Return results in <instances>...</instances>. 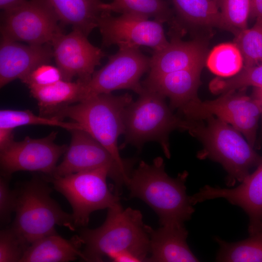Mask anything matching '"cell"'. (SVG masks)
I'll return each instance as SVG.
<instances>
[{
  "label": "cell",
  "mask_w": 262,
  "mask_h": 262,
  "mask_svg": "<svg viewBox=\"0 0 262 262\" xmlns=\"http://www.w3.org/2000/svg\"><path fill=\"white\" fill-rule=\"evenodd\" d=\"M41 125L56 126L68 131L83 130L78 123L66 122L55 117L37 115L29 110L2 109L0 111V129L14 130L24 125Z\"/></svg>",
  "instance_id": "4316f807"
},
{
  "label": "cell",
  "mask_w": 262,
  "mask_h": 262,
  "mask_svg": "<svg viewBox=\"0 0 262 262\" xmlns=\"http://www.w3.org/2000/svg\"><path fill=\"white\" fill-rule=\"evenodd\" d=\"M132 101L129 93L100 94L59 108L49 117L72 119L106 148L118 163L133 168L136 160L122 158L117 145L119 137L124 132L125 110Z\"/></svg>",
  "instance_id": "277c9868"
},
{
  "label": "cell",
  "mask_w": 262,
  "mask_h": 262,
  "mask_svg": "<svg viewBox=\"0 0 262 262\" xmlns=\"http://www.w3.org/2000/svg\"><path fill=\"white\" fill-rule=\"evenodd\" d=\"M251 96L257 101L261 108L262 129V88L254 87Z\"/></svg>",
  "instance_id": "74e56055"
},
{
  "label": "cell",
  "mask_w": 262,
  "mask_h": 262,
  "mask_svg": "<svg viewBox=\"0 0 262 262\" xmlns=\"http://www.w3.org/2000/svg\"><path fill=\"white\" fill-rule=\"evenodd\" d=\"M149 226L141 213L131 208L123 209L120 204L108 209L103 224L95 229H83L78 235L84 247L82 260L102 262L127 251L147 262L149 253Z\"/></svg>",
  "instance_id": "7a4b0ae2"
},
{
  "label": "cell",
  "mask_w": 262,
  "mask_h": 262,
  "mask_svg": "<svg viewBox=\"0 0 262 262\" xmlns=\"http://www.w3.org/2000/svg\"><path fill=\"white\" fill-rule=\"evenodd\" d=\"M179 111L184 118L189 120L216 117L240 131L251 146H255L261 110L252 96L231 91L214 100L203 101L198 98L193 100Z\"/></svg>",
  "instance_id": "9c48e42d"
},
{
  "label": "cell",
  "mask_w": 262,
  "mask_h": 262,
  "mask_svg": "<svg viewBox=\"0 0 262 262\" xmlns=\"http://www.w3.org/2000/svg\"><path fill=\"white\" fill-rule=\"evenodd\" d=\"M188 120L187 131L203 147L197 158H208L221 164L228 174L226 183L228 187L241 183L250 174L251 168L262 163V157L230 124L214 116L204 119L206 122Z\"/></svg>",
  "instance_id": "3957f363"
},
{
  "label": "cell",
  "mask_w": 262,
  "mask_h": 262,
  "mask_svg": "<svg viewBox=\"0 0 262 262\" xmlns=\"http://www.w3.org/2000/svg\"><path fill=\"white\" fill-rule=\"evenodd\" d=\"M150 66V57L139 49H119L115 54L109 56L106 64L95 71L89 81L83 82L80 101L119 89L131 90L139 95L144 89L140 79L149 72Z\"/></svg>",
  "instance_id": "30bf717a"
},
{
  "label": "cell",
  "mask_w": 262,
  "mask_h": 262,
  "mask_svg": "<svg viewBox=\"0 0 262 262\" xmlns=\"http://www.w3.org/2000/svg\"><path fill=\"white\" fill-rule=\"evenodd\" d=\"M250 86L262 88V65L243 66L239 73L229 78L217 77L211 82L209 89L214 94H223Z\"/></svg>",
  "instance_id": "f1b7e54d"
},
{
  "label": "cell",
  "mask_w": 262,
  "mask_h": 262,
  "mask_svg": "<svg viewBox=\"0 0 262 262\" xmlns=\"http://www.w3.org/2000/svg\"><path fill=\"white\" fill-rule=\"evenodd\" d=\"M59 22L49 0H25L2 11L1 36L31 45H51L55 36L62 32Z\"/></svg>",
  "instance_id": "ba28073f"
},
{
  "label": "cell",
  "mask_w": 262,
  "mask_h": 262,
  "mask_svg": "<svg viewBox=\"0 0 262 262\" xmlns=\"http://www.w3.org/2000/svg\"><path fill=\"white\" fill-rule=\"evenodd\" d=\"M163 159L157 157L151 164L141 161L133 169L126 184L131 197L140 199L158 215L161 226L184 225L195 212L186 193V171L176 178L165 171Z\"/></svg>",
  "instance_id": "6da1fadb"
},
{
  "label": "cell",
  "mask_w": 262,
  "mask_h": 262,
  "mask_svg": "<svg viewBox=\"0 0 262 262\" xmlns=\"http://www.w3.org/2000/svg\"><path fill=\"white\" fill-rule=\"evenodd\" d=\"M53 57L49 44L24 45L1 36L0 87L17 79L21 81L38 66L49 63Z\"/></svg>",
  "instance_id": "2e32d148"
},
{
  "label": "cell",
  "mask_w": 262,
  "mask_h": 262,
  "mask_svg": "<svg viewBox=\"0 0 262 262\" xmlns=\"http://www.w3.org/2000/svg\"><path fill=\"white\" fill-rule=\"evenodd\" d=\"M102 10L153 19L163 23L173 19V12L166 0H113L110 3L102 2Z\"/></svg>",
  "instance_id": "cb8c5ba5"
},
{
  "label": "cell",
  "mask_w": 262,
  "mask_h": 262,
  "mask_svg": "<svg viewBox=\"0 0 262 262\" xmlns=\"http://www.w3.org/2000/svg\"><path fill=\"white\" fill-rule=\"evenodd\" d=\"M203 67H196L167 73L157 77H147L141 82L143 87L154 91L170 100L173 110H179L189 102L198 99Z\"/></svg>",
  "instance_id": "ac0fdd59"
},
{
  "label": "cell",
  "mask_w": 262,
  "mask_h": 262,
  "mask_svg": "<svg viewBox=\"0 0 262 262\" xmlns=\"http://www.w3.org/2000/svg\"><path fill=\"white\" fill-rule=\"evenodd\" d=\"M83 82L62 80L45 86L30 85L31 95L38 102L40 115L49 116L61 107L79 102Z\"/></svg>",
  "instance_id": "7402d4cb"
},
{
  "label": "cell",
  "mask_w": 262,
  "mask_h": 262,
  "mask_svg": "<svg viewBox=\"0 0 262 262\" xmlns=\"http://www.w3.org/2000/svg\"><path fill=\"white\" fill-rule=\"evenodd\" d=\"M71 138L62 162L50 177H63L71 174L106 167L115 182L116 193L127 184L133 168L118 163L108 150L86 131L75 129L69 131Z\"/></svg>",
  "instance_id": "8fae6325"
},
{
  "label": "cell",
  "mask_w": 262,
  "mask_h": 262,
  "mask_svg": "<svg viewBox=\"0 0 262 262\" xmlns=\"http://www.w3.org/2000/svg\"><path fill=\"white\" fill-rule=\"evenodd\" d=\"M25 0H0V8L3 11L11 8Z\"/></svg>",
  "instance_id": "8d00e7d4"
},
{
  "label": "cell",
  "mask_w": 262,
  "mask_h": 262,
  "mask_svg": "<svg viewBox=\"0 0 262 262\" xmlns=\"http://www.w3.org/2000/svg\"><path fill=\"white\" fill-rule=\"evenodd\" d=\"M249 17L251 18H262V0H249Z\"/></svg>",
  "instance_id": "e575fe53"
},
{
  "label": "cell",
  "mask_w": 262,
  "mask_h": 262,
  "mask_svg": "<svg viewBox=\"0 0 262 262\" xmlns=\"http://www.w3.org/2000/svg\"><path fill=\"white\" fill-rule=\"evenodd\" d=\"M163 23L156 20L122 14L114 16L103 12L98 22L102 46H117L119 49L151 48L160 51L167 46Z\"/></svg>",
  "instance_id": "7c38bea8"
},
{
  "label": "cell",
  "mask_w": 262,
  "mask_h": 262,
  "mask_svg": "<svg viewBox=\"0 0 262 262\" xmlns=\"http://www.w3.org/2000/svg\"><path fill=\"white\" fill-rule=\"evenodd\" d=\"M224 20L236 35L247 28L249 17V0H218Z\"/></svg>",
  "instance_id": "f546056e"
},
{
  "label": "cell",
  "mask_w": 262,
  "mask_h": 262,
  "mask_svg": "<svg viewBox=\"0 0 262 262\" xmlns=\"http://www.w3.org/2000/svg\"><path fill=\"white\" fill-rule=\"evenodd\" d=\"M43 178L33 176L16 189L15 218L11 229L30 246L36 240L56 232V225L74 231L71 214L64 211L51 198V189Z\"/></svg>",
  "instance_id": "8992f818"
},
{
  "label": "cell",
  "mask_w": 262,
  "mask_h": 262,
  "mask_svg": "<svg viewBox=\"0 0 262 262\" xmlns=\"http://www.w3.org/2000/svg\"><path fill=\"white\" fill-rule=\"evenodd\" d=\"M214 239L219 246L216 262H262V231L235 242H228L218 237Z\"/></svg>",
  "instance_id": "d4e9b609"
},
{
  "label": "cell",
  "mask_w": 262,
  "mask_h": 262,
  "mask_svg": "<svg viewBox=\"0 0 262 262\" xmlns=\"http://www.w3.org/2000/svg\"><path fill=\"white\" fill-rule=\"evenodd\" d=\"M14 140L13 130L0 129V150L5 148Z\"/></svg>",
  "instance_id": "d590c367"
},
{
  "label": "cell",
  "mask_w": 262,
  "mask_h": 262,
  "mask_svg": "<svg viewBox=\"0 0 262 262\" xmlns=\"http://www.w3.org/2000/svg\"><path fill=\"white\" fill-rule=\"evenodd\" d=\"M110 259L115 262H140L142 260L133 253L124 251L113 256Z\"/></svg>",
  "instance_id": "836d02e7"
},
{
  "label": "cell",
  "mask_w": 262,
  "mask_h": 262,
  "mask_svg": "<svg viewBox=\"0 0 262 262\" xmlns=\"http://www.w3.org/2000/svg\"><path fill=\"white\" fill-rule=\"evenodd\" d=\"M217 198L226 199L242 208L249 217L248 232L253 235L262 231V163L236 187L223 188L205 185L190 196L193 205Z\"/></svg>",
  "instance_id": "9a60e30c"
},
{
  "label": "cell",
  "mask_w": 262,
  "mask_h": 262,
  "mask_svg": "<svg viewBox=\"0 0 262 262\" xmlns=\"http://www.w3.org/2000/svg\"><path fill=\"white\" fill-rule=\"evenodd\" d=\"M235 36L234 43L242 55L243 66L262 65V18L256 19L252 28L242 30Z\"/></svg>",
  "instance_id": "83f0119b"
},
{
  "label": "cell",
  "mask_w": 262,
  "mask_h": 262,
  "mask_svg": "<svg viewBox=\"0 0 262 262\" xmlns=\"http://www.w3.org/2000/svg\"><path fill=\"white\" fill-rule=\"evenodd\" d=\"M10 176L1 174L0 178V221L1 224L8 223L15 211L16 196L15 189L9 186Z\"/></svg>",
  "instance_id": "d6a6232c"
},
{
  "label": "cell",
  "mask_w": 262,
  "mask_h": 262,
  "mask_svg": "<svg viewBox=\"0 0 262 262\" xmlns=\"http://www.w3.org/2000/svg\"><path fill=\"white\" fill-rule=\"evenodd\" d=\"M51 45L56 66L65 81L77 78L83 82H87L105 55L89 41L86 35L75 29L68 34L62 32L57 35Z\"/></svg>",
  "instance_id": "5bb4252c"
},
{
  "label": "cell",
  "mask_w": 262,
  "mask_h": 262,
  "mask_svg": "<svg viewBox=\"0 0 262 262\" xmlns=\"http://www.w3.org/2000/svg\"><path fill=\"white\" fill-rule=\"evenodd\" d=\"M60 22L88 35L104 12L100 0H49Z\"/></svg>",
  "instance_id": "44dd1931"
},
{
  "label": "cell",
  "mask_w": 262,
  "mask_h": 262,
  "mask_svg": "<svg viewBox=\"0 0 262 262\" xmlns=\"http://www.w3.org/2000/svg\"><path fill=\"white\" fill-rule=\"evenodd\" d=\"M206 64L211 71L219 77L233 76L244 66L242 55L234 43L215 46L208 54Z\"/></svg>",
  "instance_id": "484cf974"
},
{
  "label": "cell",
  "mask_w": 262,
  "mask_h": 262,
  "mask_svg": "<svg viewBox=\"0 0 262 262\" xmlns=\"http://www.w3.org/2000/svg\"><path fill=\"white\" fill-rule=\"evenodd\" d=\"M82 244L78 235L66 239L56 232L32 243L20 262H68L82 259Z\"/></svg>",
  "instance_id": "ffe728a7"
},
{
  "label": "cell",
  "mask_w": 262,
  "mask_h": 262,
  "mask_svg": "<svg viewBox=\"0 0 262 262\" xmlns=\"http://www.w3.org/2000/svg\"><path fill=\"white\" fill-rule=\"evenodd\" d=\"M143 88L138 99L125 110L124 140L119 149L130 145L140 150L146 143L154 141L160 144L165 156L169 158V134L176 130L187 131L188 120L174 114L165 97Z\"/></svg>",
  "instance_id": "5b68a950"
},
{
  "label": "cell",
  "mask_w": 262,
  "mask_h": 262,
  "mask_svg": "<svg viewBox=\"0 0 262 262\" xmlns=\"http://www.w3.org/2000/svg\"><path fill=\"white\" fill-rule=\"evenodd\" d=\"M29 246L11 227L0 232V262H20Z\"/></svg>",
  "instance_id": "4dcf8cb0"
},
{
  "label": "cell",
  "mask_w": 262,
  "mask_h": 262,
  "mask_svg": "<svg viewBox=\"0 0 262 262\" xmlns=\"http://www.w3.org/2000/svg\"><path fill=\"white\" fill-rule=\"evenodd\" d=\"M57 135L53 131L41 138L26 136L20 141L13 140L0 150L1 174L10 176L16 171H27L51 176L68 147L55 143Z\"/></svg>",
  "instance_id": "4fadbf2b"
},
{
  "label": "cell",
  "mask_w": 262,
  "mask_h": 262,
  "mask_svg": "<svg viewBox=\"0 0 262 262\" xmlns=\"http://www.w3.org/2000/svg\"><path fill=\"white\" fill-rule=\"evenodd\" d=\"M180 18L193 25L213 27L232 33L223 19L218 0H171Z\"/></svg>",
  "instance_id": "603a6c76"
},
{
  "label": "cell",
  "mask_w": 262,
  "mask_h": 262,
  "mask_svg": "<svg viewBox=\"0 0 262 262\" xmlns=\"http://www.w3.org/2000/svg\"><path fill=\"white\" fill-rule=\"evenodd\" d=\"M208 56L205 45L197 40L183 41L173 37L163 49L153 51L148 77L167 73L204 67Z\"/></svg>",
  "instance_id": "e0dca14e"
},
{
  "label": "cell",
  "mask_w": 262,
  "mask_h": 262,
  "mask_svg": "<svg viewBox=\"0 0 262 262\" xmlns=\"http://www.w3.org/2000/svg\"><path fill=\"white\" fill-rule=\"evenodd\" d=\"M149 254L147 262H196L199 260L187 243L188 232L184 225L149 226Z\"/></svg>",
  "instance_id": "d6986e66"
},
{
  "label": "cell",
  "mask_w": 262,
  "mask_h": 262,
  "mask_svg": "<svg viewBox=\"0 0 262 262\" xmlns=\"http://www.w3.org/2000/svg\"><path fill=\"white\" fill-rule=\"evenodd\" d=\"M62 80L63 76L59 68L47 63L37 66L21 81L28 86H45Z\"/></svg>",
  "instance_id": "1f68e13d"
},
{
  "label": "cell",
  "mask_w": 262,
  "mask_h": 262,
  "mask_svg": "<svg viewBox=\"0 0 262 262\" xmlns=\"http://www.w3.org/2000/svg\"><path fill=\"white\" fill-rule=\"evenodd\" d=\"M110 170L106 167L80 172L63 177L45 176L54 189L68 200L72 209L76 227L88 225L94 211L120 204L118 195L113 194L107 184Z\"/></svg>",
  "instance_id": "52a82bcc"
}]
</instances>
